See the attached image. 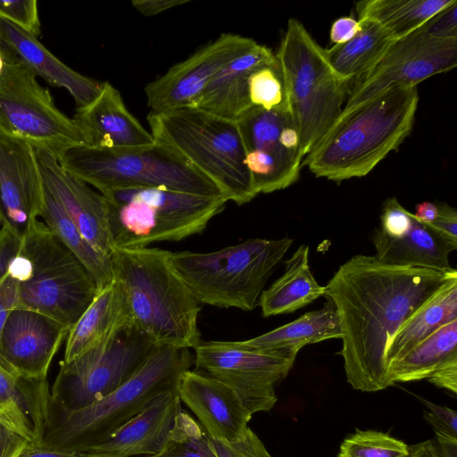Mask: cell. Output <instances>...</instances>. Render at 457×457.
Wrapping results in <instances>:
<instances>
[{"instance_id":"cell-26","label":"cell","mask_w":457,"mask_h":457,"mask_svg":"<svg viewBox=\"0 0 457 457\" xmlns=\"http://www.w3.org/2000/svg\"><path fill=\"white\" fill-rule=\"evenodd\" d=\"M374 255L379 262L394 266L450 271V253L457 242L446 237L429 224L411 216L410 228L399 237H390L377 228L372 236Z\"/></svg>"},{"instance_id":"cell-28","label":"cell","mask_w":457,"mask_h":457,"mask_svg":"<svg viewBox=\"0 0 457 457\" xmlns=\"http://www.w3.org/2000/svg\"><path fill=\"white\" fill-rule=\"evenodd\" d=\"M325 295V287L314 278L309 265V246L300 245L286 262V270L262 291L258 305L263 317L292 313Z\"/></svg>"},{"instance_id":"cell-21","label":"cell","mask_w":457,"mask_h":457,"mask_svg":"<svg viewBox=\"0 0 457 457\" xmlns=\"http://www.w3.org/2000/svg\"><path fill=\"white\" fill-rule=\"evenodd\" d=\"M178 390L180 401L196 416L211 438L233 443L247 434L252 415L224 383L187 370L180 377Z\"/></svg>"},{"instance_id":"cell-1","label":"cell","mask_w":457,"mask_h":457,"mask_svg":"<svg viewBox=\"0 0 457 457\" xmlns=\"http://www.w3.org/2000/svg\"><path fill=\"white\" fill-rule=\"evenodd\" d=\"M453 269L385 264L374 255L356 254L325 286L337 311L347 382L353 389L377 392L391 386L386 349L405 321L451 278Z\"/></svg>"},{"instance_id":"cell-47","label":"cell","mask_w":457,"mask_h":457,"mask_svg":"<svg viewBox=\"0 0 457 457\" xmlns=\"http://www.w3.org/2000/svg\"><path fill=\"white\" fill-rule=\"evenodd\" d=\"M18 457H85L84 452L55 448L42 440L28 442Z\"/></svg>"},{"instance_id":"cell-39","label":"cell","mask_w":457,"mask_h":457,"mask_svg":"<svg viewBox=\"0 0 457 457\" xmlns=\"http://www.w3.org/2000/svg\"><path fill=\"white\" fill-rule=\"evenodd\" d=\"M211 443L217 457H272L251 428L237 442L211 438Z\"/></svg>"},{"instance_id":"cell-13","label":"cell","mask_w":457,"mask_h":457,"mask_svg":"<svg viewBox=\"0 0 457 457\" xmlns=\"http://www.w3.org/2000/svg\"><path fill=\"white\" fill-rule=\"evenodd\" d=\"M194 351L195 370L230 387L253 415L273 408L275 386L287 376L300 349L253 351L232 341H201Z\"/></svg>"},{"instance_id":"cell-16","label":"cell","mask_w":457,"mask_h":457,"mask_svg":"<svg viewBox=\"0 0 457 457\" xmlns=\"http://www.w3.org/2000/svg\"><path fill=\"white\" fill-rule=\"evenodd\" d=\"M256 44L253 39L237 34L220 35L145 87L150 112L194 106L212 79Z\"/></svg>"},{"instance_id":"cell-55","label":"cell","mask_w":457,"mask_h":457,"mask_svg":"<svg viewBox=\"0 0 457 457\" xmlns=\"http://www.w3.org/2000/svg\"><path fill=\"white\" fill-rule=\"evenodd\" d=\"M0 46H1V42H0Z\"/></svg>"},{"instance_id":"cell-51","label":"cell","mask_w":457,"mask_h":457,"mask_svg":"<svg viewBox=\"0 0 457 457\" xmlns=\"http://www.w3.org/2000/svg\"><path fill=\"white\" fill-rule=\"evenodd\" d=\"M190 0H133V7L145 16H154Z\"/></svg>"},{"instance_id":"cell-18","label":"cell","mask_w":457,"mask_h":457,"mask_svg":"<svg viewBox=\"0 0 457 457\" xmlns=\"http://www.w3.org/2000/svg\"><path fill=\"white\" fill-rule=\"evenodd\" d=\"M45 186L36 150L0 137V223L23 237L39 217Z\"/></svg>"},{"instance_id":"cell-29","label":"cell","mask_w":457,"mask_h":457,"mask_svg":"<svg viewBox=\"0 0 457 457\" xmlns=\"http://www.w3.org/2000/svg\"><path fill=\"white\" fill-rule=\"evenodd\" d=\"M454 320H457V275L448 279L395 334L386 353V370L391 362Z\"/></svg>"},{"instance_id":"cell-15","label":"cell","mask_w":457,"mask_h":457,"mask_svg":"<svg viewBox=\"0 0 457 457\" xmlns=\"http://www.w3.org/2000/svg\"><path fill=\"white\" fill-rule=\"evenodd\" d=\"M422 26L395 38L372 69L352 85L343 111L391 87H417L421 81L456 67L457 38L433 37Z\"/></svg>"},{"instance_id":"cell-17","label":"cell","mask_w":457,"mask_h":457,"mask_svg":"<svg viewBox=\"0 0 457 457\" xmlns=\"http://www.w3.org/2000/svg\"><path fill=\"white\" fill-rule=\"evenodd\" d=\"M69 331L40 312L12 310L2 333V367L23 380L46 381L50 364Z\"/></svg>"},{"instance_id":"cell-43","label":"cell","mask_w":457,"mask_h":457,"mask_svg":"<svg viewBox=\"0 0 457 457\" xmlns=\"http://www.w3.org/2000/svg\"><path fill=\"white\" fill-rule=\"evenodd\" d=\"M457 1L445 7L422 27L431 37L436 38H457Z\"/></svg>"},{"instance_id":"cell-40","label":"cell","mask_w":457,"mask_h":457,"mask_svg":"<svg viewBox=\"0 0 457 457\" xmlns=\"http://www.w3.org/2000/svg\"><path fill=\"white\" fill-rule=\"evenodd\" d=\"M412 213L403 208L395 197L386 199L381 212L378 229L387 237H399L408 231Z\"/></svg>"},{"instance_id":"cell-46","label":"cell","mask_w":457,"mask_h":457,"mask_svg":"<svg viewBox=\"0 0 457 457\" xmlns=\"http://www.w3.org/2000/svg\"><path fill=\"white\" fill-rule=\"evenodd\" d=\"M438 214L429 225L436 230L457 242V211L445 203L437 204Z\"/></svg>"},{"instance_id":"cell-10","label":"cell","mask_w":457,"mask_h":457,"mask_svg":"<svg viewBox=\"0 0 457 457\" xmlns=\"http://www.w3.org/2000/svg\"><path fill=\"white\" fill-rule=\"evenodd\" d=\"M59 162L67 172L102 195L115 189L158 187L225 196L211 179L155 142L147 148L128 151L81 145L70 149Z\"/></svg>"},{"instance_id":"cell-44","label":"cell","mask_w":457,"mask_h":457,"mask_svg":"<svg viewBox=\"0 0 457 457\" xmlns=\"http://www.w3.org/2000/svg\"><path fill=\"white\" fill-rule=\"evenodd\" d=\"M18 303V281L10 273L0 283V366L2 367L1 338L4 324ZM3 368V367H2Z\"/></svg>"},{"instance_id":"cell-8","label":"cell","mask_w":457,"mask_h":457,"mask_svg":"<svg viewBox=\"0 0 457 457\" xmlns=\"http://www.w3.org/2000/svg\"><path fill=\"white\" fill-rule=\"evenodd\" d=\"M293 242L252 238L209 253L171 252V257L199 303L249 312Z\"/></svg>"},{"instance_id":"cell-42","label":"cell","mask_w":457,"mask_h":457,"mask_svg":"<svg viewBox=\"0 0 457 457\" xmlns=\"http://www.w3.org/2000/svg\"><path fill=\"white\" fill-rule=\"evenodd\" d=\"M409 457H457V439L436 434L428 440L408 445Z\"/></svg>"},{"instance_id":"cell-45","label":"cell","mask_w":457,"mask_h":457,"mask_svg":"<svg viewBox=\"0 0 457 457\" xmlns=\"http://www.w3.org/2000/svg\"><path fill=\"white\" fill-rule=\"evenodd\" d=\"M21 242L22 237L4 227L0 228V283L8 275L12 261L21 252Z\"/></svg>"},{"instance_id":"cell-38","label":"cell","mask_w":457,"mask_h":457,"mask_svg":"<svg viewBox=\"0 0 457 457\" xmlns=\"http://www.w3.org/2000/svg\"><path fill=\"white\" fill-rule=\"evenodd\" d=\"M0 18L36 37L41 32L36 0H0Z\"/></svg>"},{"instance_id":"cell-22","label":"cell","mask_w":457,"mask_h":457,"mask_svg":"<svg viewBox=\"0 0 457 457\" xmlns=\"http://www.w3.org/2000/svg\"><path fill=\"white\" fill-rule=\"evenodd\" d=\"M181 409L177 387L158 396L110 437L84 453L111 457L154 456L164 446Z\"/></svg>"},{"instance_id":"cell-54","label":"cell","mask_w":457,"mask_h":457,"mask_svg":"<svg viewBox=\"0 0 457 457\" xmlns=\"http://www.w3.org/2000/svg\"><path fill=\"white\" fill-rule=\"evenodd\" d=\"M85 453V457H111V456H104V455L96 454V453ZM139 457H150V456H139Z\"/></svg>"},{"instance_id":"cell-24","label":"cell","mask_w":457,"mask_h":457,"mask_svg":"<svg viewBox=\"0 0 457 457\" xmlns=\"http://www.w3.org/2000/svg\"><path fill=\"white\" fill-rule=\"evenodd\" d=\"M277 62L267 46L256 44L225 65L209 82L194 106L217 117L237 122L253 106L248 93L250 75Z\"/></svg>"},{"instance_id":"cell-37","label":"cell","mask_w":457,"mask_h":457,"mask_svg":"<svg viewBox=\"0 0 457 457\" xmlns=\"http://www.w3.org/2000/svg\"><path fill=\"white\" fill-rule=\"evenodd\" d=\"M248 93L253 107L267 111L287 107L277 62L259 68L250 75Z\"/></svg>"},{"instance_id":"cell-4","label":"cell","mask_w":457,"mask_h":457,"mask_svg":"<svg viewBox=\"0 0 457 457\" xmlns=\"http://www.w3.org/2000/svg\"><path fill=\"white\" fill-rule=\"evenodd\" d=\"M194 355L187 348L156 345L120 386L87 406L62 411L42 441L52 447L86 452L110 437L161 395L179 386Z\"/></svg>"},{"instance_id":"cell-35","label":"cell","mask_w":457,"mask_h":457,"mask_svg":"<svg viewBox=\"0 0 457 457\" xmlns=\"http://www.w3.org/2000/svg\"><path fill=\"white\" fill-rule=\"evenodd\" d=\"M150 457H217L204 428L180 410L162 449Z\"/></svg>"},{"instance_id":"cell-12","label":"cell","mask_w":457,"mask_h":457,"mask_svg":"<svg viewBox=\"0 0 457 457\" xmlns=\"http://www.w3.org/2000/svg\"><path fill=\"white\" fill-rule=\"evenodd\" d=\"M156 346L131 324L69 361H61L52 399L61 410L87 406L124 384Z\"/></svg>"},{"instance_id":"cell-33","label":"cell","mask_w":457,"mask_h":457,"mask_svg":"<svg viewBox=\"0 0 457 457\" xmlns=\"http://www.w3.org/2000/svg\"><path fill=\"white\" fill-rule=\"evenodd\" d=\"M456 0H363L356 3L357 19H370L395 38L403 37Z\"/></svg>"},{"instance_id":"cell-19","label":"cell","mask_w":457,"mask_h":457,"mask_svg":"<svg viewBox=\"0 0 457 457\" xmlns=\"http://www.w3.org/2000/svg\"><path fill=\"white\" fill-rule=\"evenodd\" d=\"M44 185L71 219L82 237L97 252L112 257L115 250L104 195L67 172L51 154L36 151Z\"/></svg>"},{"instance_id":"cell-14","label":"cell","mask_w":457,"mask_h":457,"mask_svg":"<svg viewBox=\"0 0 457 457\" xmlns=\"http://www.w3.org/2000/svg\"><path fill=\"white\" fill-rule=\"evenodd\" d=\"M237 124L256 195L285 189L298 179L303 156L287 107H252Z\"/></svg>"},{"instance_id":"cell-32","label":"cell","mask_w":457,"mask_h":457,"mask_svg":"<svg viewBox=\"0 0 457 457\" xmlns=\"http://www.w3.org/2000/svg\"><path fill=\"white\" fill-rule=\"evenodd\" d=\"M457 357V320L436 330L401 359L387 366L391 385L428 378L439 367Z\"/></svg>"},{"instance_id":"cell-31","label":"cell","mask_w":457,"mask_h":457,"mask_svg":"<svg viewBox=\"0 0 457 457\" xmlns=\"http://www.w3.org/2000/svg\"><path fill=\"white\" fill-rule=\"evenodd\" d=\"M46 387V381L18 378L0 366V424L29 442L42 440L45 411L32 406L27 396Z\"/></svg>"},{"instance_id":"cell-48","label":"cell","mask_w":457,"mask_h":457,"mask_svg":"<svg viewBox=\"0 0 457 457\" xmlns=\"http://www.w3.org/2000/svg\"><path fill=\"white\" fill-rule=\"evenodd\" d=\"M435 386L457 393V357L439 367L428 378Z\"/></svg>"},{"instance_id":"cell-20","label":"cell","mask_w":457,"mask_h":457,"mask_svg":"<svg viewBox=\"0 0 457 457\" xmlns=\"http://www.w3.org/2000/svg\"><path fill=\"white\" fill-rule=\"evenodd\" d=\"M72 120L83 145L89 147L128 151L154 145L150 131L129 111L120 91L109 81L102 82L92 102L77 107Z\"/></svg>"},{"instance_id":"cell-36","label":"cell","mask_w":457,"mask_h":457,"mask_svg":"<svg viewBox=\"0 0 457 457\" xmlns=\"http://www.w3.org/2000/svg\"><path fill=\"white\" fill-rule=\"evenodd\" d=\"M338 457H409V449L386 433L357 429L344 439Z\"/></svg>"},{"instance_id":"cell-11","label":"cell","mask_w":457,"mask_h":457,"mask_svg":"<svg viewBox=\"0 0 457 457\" xmlns=\"http://www.w3.org/2000/svg\"><path fill=\"white\" fill-rule=\"evenodd\" d=\"M0 137L23 142L58 162L83 145L73 120L58 109L50 92L13 54L0 78Z\"/></svg>"},{"instance_id":"cell-25","label":"cell","mask_w":457,"mask_h":457,"mask_svg":"<svg viewBox=\"0 0 457 457\" xmlns=\"http://www.w3.org/2000/svg\"><path fill=\"white\" fill-rule=\"evenodd\" d=\"M133 324L124 288L114 278L100 289L66 337L62 362H69Z\"/></svg>"},{"instance_id":"cell-53","label":"cell","mask_w":457,"mask_h":457,"mask_svg":"<svg viewBox=\"0 0 457 457\" xmlns=\"http://www.w3.org/2000/svg\"><path fill=\"white\" fill-rule=\"evenodd\" d=\"M12 54L1 44L0 46V78L3 76L4 70L7 65L8 60L11 58Z\"/></svg>"},{"instance_id":"cell-23","label":"cell","mask_w":457,"mask_h":457,"mask_svg":"<svg viewBox=\"0 0 457 457\" xmlns=\"http://www.w3.org/2000/svg\"><path fill=\"white\" fill-rule=\"evenodd\" d=\"M0 42L36 76L54 87L65 88L78 107L92 102L99 94L102 82L71 69L36 37L0 18Z\"/></svg>"},{"instance_id":"cell-9","label":"cell","mask_w":457,"mask_h":457,"mask_svg":"<svg viewBox=\"0 0 457 457\" xmlns=\"http://www.w3.org/2000/svg\"><path fill=\"white\" fill-rule=\"evenodd\" d=\"M103 195L109 203L115 249L176 242L199 234L228 201L225 196L158 187L115 189Z\"/></svg>"},{"instance_id":"cell-3","label":"cell","mask_w":457,"mask_h":457,"mask_svg":"<svg viewBox=\"0 0 457 457\" xmlns=\"http://www.w3.org/2000/svg\"><path fill=\"white\" fill-rule=\"evenodd\" d=\"M112 262L133 324L154 345L194 349L201 342L200 303L177 270L171 252L148 246L115 249Z\"/></svg>"},{"instance_id":"cell-27","label":"cell","mask_w":457,"mask_h":457,"mask_svg":"<svg viewBox=\"0 0 457 457\" xmlns=\"http://www.w3.org/2000/svg\"><path fill=\"white\" fill-rule=\"evenodd\" d=\"M341 337L337 308L327 298L322 308L319 310L308 312L298 319L256 337L232 343L244 349L267 352L301 349L306 345Z\"/></svg>"},{"instance_id":"cell-2","label":"cell","mask_w":457,"mask_h":457,"mask_svg":"<svg viewBox=\"0 0 457 457\" xmlns=\"http://www.w3.org/2000/svg\"><path fill=\"white\" fill-rule=\"evenodd\" d=\"M418 104L416 87H397L342 111L303 165L335 182L368 175L410 135Z\"/></svg>"},{"instance_id":"cell-5","label":"cell","mask_w":457,"mask_h":457,"mask_svg":"<svg viewBox=\"0 0 457 457\" xmlns=\"http://www.w3.org/2000/svg\"><path fill=\"white\" fill-rule=\"evenodd\" d=\"M154 142L211 179L228 201L241 205L254 192L237 122L195 106H183L146 117Z\"/></svg>"},{"instance_id":"cell-30","label":"cell","mask_w":457,"mask_h":457,"mask_svg":"<svg viewBox=\"0 0 457 457\" xmlns=\"http://www.w3.org/2000/svg\"><path fill=\"white\" fill-rule=\"evenodd\" d=\"M359 21L361 29L352 39L326 49L331 67L349 87L372 69L395 39L378 23Z\"/></svg>"},{"instance_id":"cell-34","label":"cell","mask_w":457,"mask_h":457,"mask_svg":"<svg viewBox=\"0 0 457 457\" xmlns=\"http://www.w3.org/2000/svg\"><path fill=\"white\" fill-rule=\"evenodd\" d=\"M39 216L45 220L44 223L84 264L95 278L99 290L112 282L113 279L112 257L100 253L87 243L46 187L44 203Z\"/></svg>"},{"instance_id":"cell-50","label":"cell","mask_w":457,"mask_h":457,"mask_svg":"<svg viewBox=\"0 0 457 457\" xmlns=\"http://www.w3.org/2000/svg\"><path fill=\"white\" fill-rule=\"evenodd\" d=\"M28 442L0 424V457H18Z\"/></svg>"},{"instance_id":"cell-7","label":"cell","mask_w":457,"mask_h":457,"mask_svg":"<svg viewBox=\"0 0 457 457\" xmlns=\"http://www.w3.org/2000/svg\"><path fill=\"white\" fill-rule=\"evenodd\" d=\"M275 55L304 159L340 116L350 87L296 19L288 21Z\"/></svg>"},{"instance_id":"cell-52","label":"cell","mask_w":457,"mask_h":457,"mask_svg":"<svg viewBox=\"0 0 457 457\" xmlns=\"http://www.w3.org/2000/svg\"><path fill=\"white\" fill-rule=\"evenodd\" d=\"M415 210L414 216L426 224L432 223L438 214L437 204L431 202H421L415 206Z\"/></svg>"},{"instance_id":"cell-6","label":"cell","mask_w":457,"mask_h":457,"mask_svg":"<svg viewBox=\"0 0 457 457\" xmlns=\"http://www.w3.org/2000/svg\"><path fill=\"white\" fill-rule=\"evenodd\" d=\"M9 273L18 281L16 309L40 312L70 329L99 291L84 264L38 220L22 237Z\"/></svg>"},{"instance_id":"cell-41","label":"cell","mask_w":457,"mask_h":457,"mask_svg":"<svg viewBox=\"0 0 457 457\" xmlns=\"http://www.w3.org/2000/svg\"><path fill=\"white\" fill-rule=\"evenodd\" d=\"M427 410L424 418L433 428L435 434L457 439V412L445 406L420 399Z\"/></svg>"},{"instance_id":"cell-49","label":"cell","mask_w":457,"mask_h":457,"mask_svg":"<svg viewBox=\"0 0 457 457\" xmlns=\"http://www.w3.org/2000/svg\"><path fill=\"white\" fill-rule=\"evenodd\" d=\"M361 29V21L351 16L336 20L330 29V40L341 45L352 39Z\"/></svg>"}]
</instances>
